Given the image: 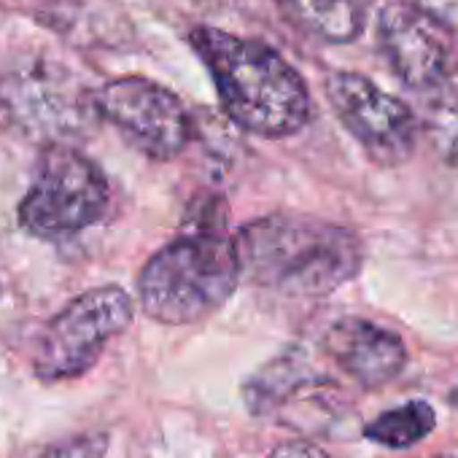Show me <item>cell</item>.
<instances>
[{
    "label": "cell",
    "mask_w": 458,
    "mask_h": 458,
    "mask_svg": "<svg viewBox=\"0 0 458 458\" xmlns=\"http://www.w3.org/2000/svg\"><path fill=\"white\" fill-rule=\"evenodd\" d=\"M243 281L297 300L329 297L364 265V243L351 226L305 216L267 213L235 235Z\"/></svg>",
    "instance_id": "1"
},
{
    "label": "cell",
    "mask_w": 458,
    "mask_h": 458,
    "mask_svg": "<svg viewBox=\"0 0 458 458\" xmlns=\"http://www.w3.org/2000/svg\"><path fill=\"white\" fill-rule=\"evenodd\" d=\"M218 100L241 130L281 140L310 122V92L300 71L270 44L199 25L189 36Z\"/></svg>",
    "instance_id": "2"
},
{
    "label": "cell",
    "mask_w": 458,
    "mask_h": 458,
    "mask_svg": "<svg viewBox=\"0 0 458 458\" xmlns=\"http://www.w3.org/2000/svg\"><path fill=\"white\" fill-rule=\"evenodd\" d=\"M241 281L235 238L221 224L199 218L146 262L138 278V300L148 318L189 327L218 313Z\"/></svg>",
    "instance_id": "3"
},
{
    "label": "cell",
    "mask_w": 458,
    "mask_h": 458,
    "mask_svg": "<svg viewBox=\"0 0 458 458\" xmlns=\"http://www.w3.org/2000/svg\"><path fill=\"white\" fill-rule=\"evenodd\" d=\"M98 92L47 57H28L0 73V127L33 146H73L100 122Z\"/></svg>",
    "instance_id": "4"
},
{
    "label": "cell",
    "mask_w": 458,
    "mask_h": 458,
    "mask_svg": "<svg viewBox=\"0 0 458 458\" xmlns=\"http://www.w3.org/2000/svg\"><path fill=\"white\" fill-rule=\"evenodd\" d=\"M111 205L106 173L76 146L41 151L33 181L20 202V224L30 235L55 241L95 226Z\"/></svg>",
    "instance_id": "5"
},
{
    "label": "cell",
    "mask_w": 458,
    "mask_h": 458,
    "mask_svg": "<svg viewBox=\"0 0 458 458\" xmlns=\"http://www.w3.org/2000/svg\"><path fill=\"white\" fill-rule=\"evenodd\" d=\"M135 316L132 297L122 286H98L71 300L41 332L33 369L44 383H63L89 372L108 343Z\"/></svg>",
    "instance_id": "6"
},
{
    "label": "cell",
    "mask_w": 458,
    "mask_h": 458,
    "mask_svg": "<svg viewBox=\"0 0 458 458\" xmlns=\"http://www.w3.org/2000/svg\"><path fill=\"white\" fill-rule=\"evenodd\" d=\"M324 92L340 124L375 165L399 167L412 157L418 119L396 95L356 71H332Z\"/></svg>",
    "instance_id": "7"
},
{
    "label": "cell",
    "mask_w": 458,
    "mask_h": 458,
    "mask_svg": "<svg viewBox=\"0 0 458 458\" xmlns=\"http://www.w3.org/2000/svg\"><path fill=\"white\" fill-rule=\"evenodd\" d=\"M95 98L100 119L148 159H175L191 140V114L178 95L151 79L122 76L103 84Z\"/></svg>",
    "instance_id": "8"
},
{
    "label": "cell",
    "mask_w": 458,
    "mask_h": 458,
    "mask_svg": "<svg viewBox=\"0 0 458 458\" xmlns=\"http://www.w3.org/2000/svg\"><path fill=\"white\" fill-rule=\"evenodd\" d=\"M377 47L394 76L415 92L445 87L458 68L450 28L402 0L383 6L377 17Z\"/></svg>",
    "instance_id": "9"
},
{
    "label": "cell",
    "mask_w": 458,
    "mask_h": 458,
    "mask_svg": "<svg viewBox=\"0 0 458 458\" xmlns=\"http://www.w3.org/2000/svg\"><path fill=\"white\" fill-rule=\"evenodd\" d=\"M321 345L327 359L364 391H380L407 367L402 337L359 316L337 318L324 332Z\"/></svg>",
    "instance_id": "10"
},
{
    "label": "cell",
    "mask_w": 458,
    "mask_h": 458,
    "mask_svg": "<svg viewBox=\"0 0 458 458\" xmlns=\"http://www.w3.org/2000/svg\"><path fill=\"white\" fill-rule=\"evenodd\" d=\"M273 4L300 33L332 47L353 44L367 25L361 0H273Z\"/></svg>",
    "instance_id": "11"
},
{
    "label": "cell",
    "mask_w": 458,
    "mask_h": 458,
    "mask_svg": "<svg viewBox=\"0 0 458 458\" xmlns=\"http://www.w3.org/2000/svg\"><path fill=\"white\" fill-rule=\"evenodd\" d=\"M316 386H318V380L310 372L308 359L289 351V353H281L278 359L267 361L265 367H259V372L246 380L243 402L254 415L267 418V415L281 412L284 404H289L300 391H310Z\"/></svg>",
    "instance_id": "12"
},
{
    "label": "cell",
    "mask_w": 458,
    "mask_h": 458,
    "mask_svg": "<svg viewBox=\"0 0 458 458\" xmlns=\"http://www.w3.org/2000/svg\"><path fill=\"white\" fill-rule=\"evenodd\" d=\"M437 426V415L434 407L428 402L412 399L404 402L399 407H391L386 412H380L375 420H369L364 426V437L380 447H412L418 442H423Z\"/></svg>",
    "instance_id": "13"
},
{
    "label": "cell",
    "mask_w": 458,
    "mask_h": 458,
    "mask_svg": "<svg viewBox=\"0 0 458 458\" xmlns=\"http://www.w3.org/2000/svg\"><path fill=\"white\" fill-rule=\"evenodd\" d=\"M423 135L431 151L453 170H458V95L428 106L423 116Z\"/></svg>",
    "instance_id": "14"
},
{
    "label": "cell",
    "mask_w": 458,
    "mask_h": 458,
    "mask_svg": "<svg viewBox=\"0 0 458 458\" xmlns=\"http://www.w3.org/2000/svg\"><path fill=\"white\" fill-rule=\"evenodd\" d=\"M108 434H76L55 442L41 453V458H106Z\"/></svg>",
    "instance_id": "15"
},
{
    "label": "cell",
    "mask_w": 458,
    "mask_h": 458,
    "mask_svg": "<svg viewBox=\"0 0 458 458\" xmlns=\"http://www.w3.org/2000/svg\"><path fill=\"white\" fill-rule=\"evenodd\" d=\"M402 4L412 6L415 12L437 20L445 28H458V0H402Z\"/></svg>",
    "instance_id": "16"
},
{
    "label": "cell",
    "mask_w": 458,
    "mask_h": 458,
    "mask_svg": "<svg viewBox=\"0 0 458 458\" xmlns=\"http://www.w3.org/2000/svg\"><path fill=\"white\" fill-rule=\"evenodd\" d=\"M267 458H332V455H327V450H321L308 439H289L276 445Z\"/></svg>",
    "instance_id": "17"
},
{
    "label": "cell",
    "mask_w": 458,
    "mask_h": 458,
    "mask_svg": "<svg viewBox=\"0 0 458 458\" xmlns=\"http://www.w3.org/2000/svg\"><path fill=\"white\" fill-rule=\"evenodd\" d=\"M447 402H450L453 407H458V383L450 388V394H447Z\"/></svg>",
    "instance_id": "18"
},
{
    "label": "cell",
    "mask_w": 458,
    "mask_h": 458,
    "mask_svg": "<svg viewBox=\"0 0 458 458\" xmlns=\"http://www.w3.org/2000/svg\"><path fill=\"white\" fill-rule=\"evenodd\" d=\"M437 458H453V455H437Z\"/></svg>",
    "instance_id": "19"
}]
</instances>
